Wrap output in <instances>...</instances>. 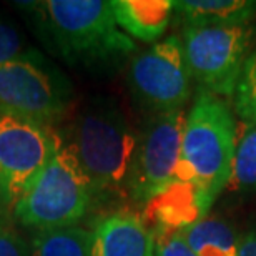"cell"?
<instances>
[{"instance_id":"obj_1","label":"cell","mask_w":256,"mask_h":256,"mask_svg":"<svg viewBox=\"0 0 256 256\" xmlns=\"http://www.w3.org/2000/svg\"><path fill=\"white\" fill-rule=\"evenodd\" d=\"M14 5L48 54L74 68L114 74L136 48L116 24L112 2L45 0Z\"/></svg>"},{"instance_id":"obj_2","label":"cell","mask_w":256,"mask_h":256,"mask_svg":"<svg viewBox=\"0 0 256 256\" xmlns=\"http://www.w3.org/2000/svg\"><path fill=\"white\" fill-rule=\"evenodd\" d=\"M57 132L62 146L74 153L88 178L94 198L125 192L136 133L114 96H92L75 114L66 130Z\"/></svg>"},{"instance_id":"obj_3","label":"cell","mask_w":256,"mask_h":256,"mask_svg":"<svg viewBox=\"0 0 256 256\" xmlns=\"http://www.w3.org/2000/svg\"><path fill=\"white\" fill-rule=\"evenodd\" d=\"M236 146L238 128L230 105L200 86L186 115L175 180L194 185L212 206L232 180Z\"/></svg>"},{"instance_id":"obj_4","label":"cell","mask_w":256,"mask_h":256,"mask_svg":"<svg viewBox=\"0 0 256 256\" xmlns=\"http://www.w3.org/2000/svg\"><path fill=\"white\" fill-rule=\"evenodd\" d=\"M74 100L70 78L38 50L0 65V114L55 128Z\"/></svg>"},{"instance_id":"obj_5","label":"cell","mask_w":256,"mask_h":256,"mask_svg":"<svg viewBox=\"0 0 256 256\" xmlns=\"http://www.w3.org/2000/svg\"><path fill=\"white\" fill-rule=\"evenodd\" d=\"M94 194L78 160L62 146L12 210L18 224L34 232L76 226Z\"/></svg>"},{"instance_id":"obj_6","label":"cell","mask_w":256,"mask_h":256,"mask_svg":"<svg viewBox=\"0 0 256 256\" xmlns=\"http://www.w3.org/2000/svg\"><path fill=\"white\" fill-rule=\"evenodd\" d=\"M186 115L183 110L150 115L140 132L128 170L125 193L136 204H145L175 180L182 156Z\"/></svg>"},{"instance_id":"obj_7","label":"cell","mask_w":256,"mask_h":256,"mask_svg":"<svg viewBox=\"0 0 256 256\" xmlns=\"http://www.w3.org/2000/svg\"><path fill=\"white\" fill-rule=\"evenodd\" d=\"M60 148L55 128L0 114V212L12 213Z\"/></svg>"},{"instance_id":"obj_8","label":"cell","mask_w":256,"mask_h":256,"mask_svg":"<svg viewBox=\"0 0 256 256\" xmlns=\"http://www.w3.org/2000/svg\"><path fill=\"white\" fill-rule=\"evenodd\" d=\"M254 30L243 27H183L182 45L190 74L216 96H232L250 55Z\"/></svg>"},{"instance_id":"obj_9","label":"cell","mask_w":256,"mask_h":256,"mask_svg":"<svg viewBox=\"0 0 256 256\" xmlns=\"http://www.w3.org/2000/svg\"><path fill=\"white\" fill-rule=\"evenodd\" d=\"M190 76L182 38L172 35L132 58L126 82L133 100L156 115L183 110L190 98Z\"/></svg>"},{"instance_id":"obj_10","label":"cell","mask_w":256,"mask_h":256,"mask_svg":"<svg viewBox=\"0 0 256 256\" xmlns=\"http://www.w3.org/2000/svg\"><path fill=\"white\" fill-rule=\"evenodd\" d=\"M210 204L196 186L188 182L173 180L165 190L152 198L142 212V220L153 238L172 232H185L206 216Z\"/></svg>"},{"instance_id":"obj_11","label":"cell","mask_w":256,"mask_h":256,"mask_svg":"<svg viewBox=\"0 0 256 256\" xmlns=\"http://www.w3.org/2000/svg\"><path fill=\"white\" fill-rule=\"evenodd\" d=\"M92 256H153L155 238L142 214L130 210L105 213L92 228Z\"/></svg>"},{"instance_id":"obj_12","label":"cell","mask_w":256,"mask_h":256,"mask_svg":"<svg viewBox=\"0 0 256 256\" xmlns=\"http://www.w3.org/2000/svg\"><path fill=\"white\" fill-rule=\"evenodd\" d=\"M175 20L183 27H243L256 17L253 0H178Z\"/></svg>"},{"instance_id":"obj_13","label":"cell","mask_w":256,"mask_h":256,"mask_svg":"<svg viewBox=\"0 0 256 256\" xmlns=\"http://www.w3.org/2000/svg\"><path fill=\"white\" fill-rule=\"evenodd\" d=\"M112 8L128 37L145 44L156 42L173 17V0H114Z\"/></svg>"},{"instance_id":"obj_14","label":"cell","mask_w":256,"mask_h":256,"mask_svg":"<svg viewBox=\"0 0 256 256\" xmlns=\"http://www.w3.org/2000/svg\"><path fill=\"white\" fill-rule=\"evenodd\" d=\"M196 256H238L240 240L234 230L220 218L204 216L183 232Z\"/></svg>"},{"instance_id":"obj_15","label":"cell","mask_w":256,"mask_h":256,"mask_svg":"<svg viewBox=\"0 0 256 256\" xmlns=\"http://www.w3.org/2000/svg\"><path fill=\"white\" fill-rule=\"evenodd\" d=\"M30 256H92V233L80 226L35 232Z\"/></svg>"},{"instance_id":"obj_16","label":"cell","mask_w":256,"mask_h":256,"mask_svg":"<svg viewBox=\"0 0 256 256\" xmlns=\"http://www.w3.org/2000/svg\"><path fill=\"white\" fill-rule=\"evenodd\" d=\"M228 188L233 192H256V126H248L243 135L238 136Z\"/></svg>"},{"instance_id":"obj_17","label":"cell","mask_w":256,"mask_h":256,"mask_svg":"<svg viewBox=\"0 0 256 256\" xmlns=\"http://www.w3.org/2000/svg\"><path fill=\"white\" fill-rule=\"evenodd\" d=\"M233 108L246 126H256V48L243 65L233 94Z\"/></svg>"},{"instance_id":"obj_18","label":"cell","mask_w":256,"mask_h":256,"mask_svg":"<svg viewBox=\"0 0 256 256\" xmlns=\"http://www.w3.org/2000/svg\"><path fill=\"white\" fill-rule=\"evenodd\" d=\"M28 48L17 24L5 15H0V65L18 58Z\"/></svg>"},{"instance_id":"obj_19","label":"cell","mask_w":256,"mask_h":256,"mask_svg":"<svg viewBox=\"0 0 256 256\" xmlns=\"http://www.w3.org/2000/svg\"><path fill=\"white\" fill-rule=\"evenodd\" d=\"M153 256H196L186 243L183 232H172L155 238Z\"/></svg>"},{"instance_id":"obj_20","label":"cell","mask_w":256,"mask_h":256,"mask_svg":"<svg viewBox=\"0 0 256 256\" xmlns=\"http://www.w3.org/2000/svg\"><path fill=\"white\" fill-rule=\"evenodd\" d=\"M0 256H30L27 242L4 222H0Z\"/></svg>"},{"instance_id":"obj_21","label":"cell","mask_w":256,"mask_h":256,"mask_svg":"<svg viewBox=\"0 0 256 256\" xmlns=\"http://www.w3.org/2000/svg\"><path fill=\"white\" fill-rule=\"evenodd\" d=\"M238 256H256V232H250L240 240Z\"/></svg>"}]
</instances>
